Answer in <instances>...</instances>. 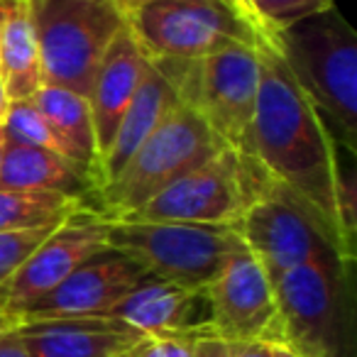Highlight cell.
Here are the masks:
<instances>
[{
  "label": "cell",
  "instance_id": "obj_1",
  "mask_svg": "<svg viewBox=\"0 0 357 357\" xmlns=\"http://www.w3.org/2000/svg\"><path fill=\"white\" fill-rule=\"evenodd\" d=\"M259 86L250 130V159L274 184L303 199L345 243L337 218V147L282 54L259 45Z\"/></svg>",
  "mask_w": 357,
  "mask_h": 357
},
{
  "label": "cell",
  "instance_id": "obj_2",
  "mask_svg": "<svg viewBox=\"0 0 357 357\" xmlns=\"http://www.w3.org/2000/svg\"><path fill=\"white\" fill-rule=\"evenodd\" d=\"M277 52L318 113L335 123L337 137L357 147V32L335 6L277 35Z\"/></svg>",
  "mask_w": 357,
  "mask_h": 357
},
{
  "label": "cell",
  "instance_id": "obj_3",
  "mask_svg": "<svg viewBox=\"0 0 357 357\" xmlns=\"http://www.w3.org/2000/svg\"><path fill=\"white\" fill-rule=\"evenodd\" d=\"M272 284L279 345L303 357H355L352 262H308L279 274Z\"/></svg>",
  "mask_w": 357,
  "mask_h": 357
},
{
  "label": "cell",
  "instance_id": "obj_4",
  "mask_svg": "<svg viewBox=\"0 0 357 357\" xmlns=\"http://www.w3.org/2000/svg\"><path fill=\"white\" fill-rule=\"evenodd\" d=\"M225 149L194 108L178 100L125 167L96 191L98 220H123L186 172Z\"/></svg>",
  "mask_w": 357,
  "mask_h": 357
},
{
  "label": "cell",
  "instance_id": "obj_5",
  "mask_svg": "<svg viewBox=\"0 0 357 357\" xmlns=\"http://www.w3.org/2000/svg\"><path fill=\"white\" fill-rule=\"evenodd\" d=\"M178 100L201 115L225 149L250 157V130L259 86L255 45L233 42L196 61H157Z\"/></svg>",
  "mask_w": 357,
  "mask_h": 357
},
{
  "label": "cell",
  "instance_id": "obj_6",
  "mask_svg": "<svg viewBox=\"0 0 357 357\" xmlns=\"http://www.w3.org/2000/svg\"><path fill=\"white\" fill-rule=\"evenodd\" d=\"M105 248L132 259L147 277L204 291L228 257L240 248V238L228 225L144 223V220H100Z\"/></svg>",
  "mask_w": 357,
  "mask_h": 357
},
{
  "label": "cell",
  "instance_id": "obj_7",
  "mask_svg": "<svg viewBox=\"0 0 357 357\" xmlns=\"http://www.w3.org/2000/svg\"><path fill=\"white\" fill-rule=\"evenodd\" d=\"M233 230L272 282L279 274L308 262H355V255L335 230L306 201L274 181H267L250 201Z\"/></svg>",
  "mask_w": 357,
  "mask_h": 357
},
{
  "label": "cell",
  "instance_id": "obj_8",
  "mask_svg": "<svg viewBox=\"0 0 357 357\" xmlns=\"http://www.w3.org/2000/svg\"><path fill=\"white\" fill-rule=\"evenodd\" d=\"M40 45L42 84L89 98L105 50L125 27L115 8L91 0H30Z\"/></svg>",
  "mask_w": 357,
  "mask_h": 357
},
{
  "label": "cell",
  "instance_id": "obj_9",
  "mask_svg": "<svg viewBox=\"0 0 357 357\" xmlns=\"http://www.w3.org/2000/svg\"><path fill=\"white\" fill-rule=\"evenodd\" d=\"M267 181L264 172L250 157L233 149H220L215 157L186 172L123 220L235 228L243 211L267 186Z\"/></svg>",
  "mask_w": 357,
  "mask_h": 357
},
{
  "label": "cell",
  "instance_id": "obj_10",
  "mask_svg": "<svg viewBox=\"0 0 357 357\" xmlns=\"http://www.w3.org/2000/svg\"><path fill=\"white\" fill-rule=\"evenodd\" d=\"M152 64L196 61L233 42L264 45L259 35L218 0H157L125 17Z\"/></svg>",
  "mask_w": 357,
  "mask_h": 357
},
{
  "label": "cell",
  "instance_id": "obj_11",
  "mask_svg": "<svg viewBox=\"0 0 357 357\" xmlns=\"http://www.w3.org/2000/svg\"><path fill=\"white\" fill-rule=\"evenodd\" d=\"M204 291L213 335L225 342H279L274 284L243 243Z\"/></svg>",
  "mask_w": 357,
  "mask_h": 357
},
{
  "label": "cell",
  "instance_id": "obj_12",
  "mask_svg": "<svg viewBox=\"0 0 357 357\" xmlns=\"http://www.w3.org/2000/svg\"><path fill=\"white\" fill-rule=\"evenodd\" d=\"M100 250H105V225L96 213L61 223L0 287V313L17 318Z\"/></svg>",
  "mask_w": 357,
  "mask_h": 357
},
{
  "label": "cell",
  "instance_id": "obj_13",
  "mask_svg": "<svg viewBox=\"0 0 357 357\" xmlns=\"http://www.w3.org/2000/svg\"><path fill=\"white\" fill-rule=\"evenodd\" d=\"M147 274L113 250H100L86 259L54 291L35 301L15 321H66V318H105Z\"/></svg>",
  "mask_w": 357,
  "mask_h": 357
},
{
  "label": "cell",
  "instance_id": "obj_14",
  "mask_svg": "<svg viewBox=\"0 0 357 357\" xmlns=\"http://www.w3.org/2000/svg\"><path fill=\"white\" fill-rule=\"evenodd\" d=\"M105 318L123 323L139 335H204L208 328L206 291L176 287L147 277Z\"/></svg>",
  "mask_w": 357,
  "mask_h": 357
},
{
  "label": "cell",
  "instance_id": "obj_15",
  "mask_svg": "<svg viewBox=\"0 0 357 357\" xmlns=\"http://www.w3.org/2000/svg\"><path fill=\"white\" fill-rule=\"evenodd\" d=\"M149 66H152V61L147 59L139 42L135 40L130 27L125 25L105 50L89 91L98 157H103L105 149H108L110 139H113L125 110L132 103Z\"/></svg>",
  "mask_w": 357,
  "mask_h": 357
},
{
  "label": "cell",
  "instance_id": "obj_16",
  "mask_svg": "<svg viewBox=\"0 0 357 357\" xmlns=\"http://www.w3.org/2000/svg\"><path fill=\"white\" fill-rule=\"evenodd\" d=\"M15 335L30 357H123L142 337L113 318L17 321Z\"/></svg>",
  "mask_w": 357,
  "mask_h": 357
},
{
  "label": "cell",
  "instance_id": "obj_17",
  "mask_svg": "<svg viewBox=\"0 0 357 357\" xmlns=\"http://www.w3.org/2000/svg\"><path fill=\"white\" fill-rule=\"evenodd\" d=\"M176 103H178V96L174 91L172 81L152 64L147 74H144L130 108L125 110L108 149L100 157L98 189L125 167V162L137 152L139 144L157 130V125L167 118V113Z\"/></svg>",
  "mask_w": 357,
  "mask_h": 357
},
{
  "label": "cell",
  "instance_id": "obj_18",
  "mask_svg": "<svg viewBox=\"0 0 357 357\" xmlns=\"http://www.w3.org/2000/svg\"><path fill=\"white\" fill-rule=\"evenodd\" d=\"M3 191H52L76 199L96 196V184L81 164L54 152L22 144H8L0 167Z\"/></svg>",
  "mask_w": 357,
  "mask_h": 357
},
{
  "label": "cell",
  "instance_id": "obj_19",
  "mask_svg": "<svg viewBox=\"0 0 357 357\" xmlns=\"http://www.w3.org/2000/svg\"><path fill=\"white\" fill-rule=\"evenodd\" d=\"M0 76L8 103L25 100L42 86L40 45L30 0L0 8Z\"/></svg>",
  "mask_w": 357,
  "mask_h": 357
},
{
  "label": "cell",
  "instance_id": "obj_20",
  "mask_svg": "<svg viewBox=\"0 0 357 357\" xmlns=\"http://www.w3.org/2000/svg\"><path fill=\"white\" fill-rule=\"evenodd\" d=\"M35 108L42 113V118L50 123V128L56 132V137L64 142L74 162H79L91 174L98 191V144H96V128L91 105L86 96H79L69 89L42 84L30 96Z\"/></svg>",
  "mask_w": 357,
  "mask_h": 357
},
{
  "label": "cell",
  "instance_id": "obj_21",
  "mask_svg": "<svg viewBox=\"0 0 357 357\" xmlns=\"http://www.w3.org/2000/svg\"><path fill=\"white\" fill-rule=\"evenodd\" d=\"M96 213L84 199L52 191H3L0 189V233L45 228Z\"/></svg>",
  "mask_w": 357,
  "mask_h": 357
},
{
  "label": "cell",
  "instance_id": "obj_22",
  "mask_svg": "<svg viewBox=\"0 0 357 357\" xmlns=\"http://www.w3.org/2000/svg\"><path fill=\"white\" fill-rule=\"evenodd\" d=\"M0 128H3V135H6L8 144L47 149V152H54V154H59V157H66L74 162L69 149H66L64 142L56 137V132L50 128V123L42 118V113L35 108V103H32L30 98L8 103L6 118H3Z\"/></svg>",
  "mask_w": 357,
  "mask_h": 357
},
{
  "label": "cell",
  "instance_id": "obj_23",
  "mask_svg": "<svg viewBox=\"0 0 357 357\" xmlns=\"http://www.w3.org/2000/svg\"><path fill=\"white\" fill-rule=\"evenodd\" d=\"M250 3H252L264 37L272 47H277L279 32L335 6V0H250Z\"/></svg>",
  "mask_w": 357,
  "mask_h": 357
},
{
  "label": "cell",
  "instance_id": "obj_24",
  "mask_svg": "<svg viewBox=\"0 0 357 357\" xmlns=\"http://www.w3.org/2000/svg\"><path fill=\"white\" fill-rule=\"evenodd\" d=\"M61 223L45 225V228H30V230H10L0 233V287L20 269V264L40 248V243L52 235Z\"/></svg>",
  "mask_w": 357,
  "mask_h": 357
},
{
  "label": "cell",
  "instance_id": "obj_25",
  "mask_svg": "<svg viewBox=\"0 0 357 357\" xmlns=\"http://www.w3.org/2000/svg\"><path fill=\"white\" fill-rule=\"evenodd\" d=\"M199 335H142L132 357H191Z\"/></svg>",
  "mask_w": 357,
  "mask_h": 357
},
{
  "label": "cell",
  "instance_id": "obj_26",
  "mask_svg": "<svg viewBox=\"0 0 357 357\" xmlns=\"http://www.w3.org/2000/svg\"><path fill=\"white\" fill-rule=\"evenodd\" d=\"M191 357H230V342L213 333H204L194 340V355Z\"/></svg>",
  "mask_w": 357,
  "mask_h": 357
},
{
  "label": "cell",
  "instance_id": "obj_27",
  "mask_svg": "<svg viewBox=\"0 0 357 357\" xmlns=\"http://www.w3.org/2000/svg\"><path fill=\"white\" fill-rule=\"evenodd\" d=\"M230 357H274L272 342H262V340L230 342Z\"/></svg>",
  "mask_w": 357,
  "mask_h": 357
},
{
  "label": "cell",
  "instance_id": "obj_28",
  "mask_svg": "<svg viewBox=\"0 0 357 357\" xmlns=\"http://www.w3.org/2000/svg\"><path fill=\"white\" fill-rule=\"evenodd\" d=\"M0 357H30V352L25 350L20 337L15 335V328H13V333L6 340H0Z\"/></svg>",
  "mask_w": 357,
  "mask_h": 357
},
{
  "label": "cell",
  "instance_id": "obj_29",
  "mask_svg": "<svg viewBox=\"0 0 357 357\" xmlns=\"http://www.w3.org/2000/svg\"><path fill=\"white\" fill-rule=\"evenodd\" d=\"M149 3H157V0H115V8H118V13L123 17H130L135 10L149 6ZM218 3H220V0H218Z\"/></svg>",
  "mask_w": 357,
  "mask_h": 357
},
{
  "label": "cell",
  "instance_id": "obj_30",
  "mask_svg": "<svg viewBox=\"0 0 357 357\" xmlns=\"http://www.w3.org/2000/svg\"><path fill=\"white\" fill-rule=\"evenodd\" d=\"M240 3H243L245 13H248L250 22H252V27H255V32H257V35H259V40H262L264 45H269V42H267V37H264V32H262V25H259V20H257V13H255L252 3H250V0H240ZM274 50H277V47H274Z\"/></svg>",
  "mask_w": 357,
  "mask_h": 357
},
{
  "label": "cell",
  "instance_id": "obj_31",
  "mask_svg": "<svg viewBox=\"0 0 357 357\" xmlns=\"http://www.w3.org/2000/svg\"><path fill=\"white\" fill-rule=\"evenodd\" d=\"M220 6H223V8H228V10L233 13V15H238L240 20H243V22H248V25L252 27V22H250L248 13H245V8H243V3H240V0H220ZM252 30H255V27H252Z\"/></svg>",
  "mask_w": 357,
  "mask_h": 357
},
{
  "label": "cell",
  "instance_id": "obj_32",
  "mask_svg": "<svg viewBox=\"0 0 357 357\" xmlns=\"http://www.w3.org/2000/svg\"><path fill=\"white\" fill-rule=\"evenodd\" d=\"M15 318L6 316V313H0V340H6L8 335L13 333V328H15Z\"/></svg>",
  "mask_w": 357,
  "mask_h": 357
},
{
  "label": "cell",
  "instance_id": "obj_33",
  "mask_svg": "<svg viewBox=\"0 0 357 357\" xmlns=\"http://www.w3.org/2000/svg\"><path fill=\"white\" fill-rule=\"evenodd\" d=\"M272 355L274 357H303V355H298L296 350H291V347H287V345H272Z\"/></svg>",
  "mask_w": 357,
  "mask_h": 357
},
{
  "label": "cell",
  "instance_id": "obj_34",
  "mask_svg": "<svg viewBox=\"0 0 357 357\" xmlns=\"http://www.w3.org/2000/svg\"><path fill=\"white\" fill-rule=\"evenodd\" d=\"M6 110H8V96H6V86H3V76H0V123L6 118Z\"/></svg>",
  "mask_w": 357,
  "mask_h": 357
},
{
  "label": "cell",
  "instance_id": "obj_35",
  "mask_svg": "<svg viewBox=\"0 0 357 357\" xmlns=\"http://www.w3.org/2000/svg\"><path fill=\"white\" fill-rule=\"evenodd\" d=\"M6 147H8L6 135H3V128H0V167H3V157H6Z\"/></svg>",
  "mask_w": 357,
  "mask_h": 357
},
{
  "label": "cell",
  "instance_id": "obj_36",
  "mask_svg": "<svg viewBox=\"0 0 357 357\" xmlns=\"http://www.w3.org/2000/svg\"><path fill=\"white\" fill-rule=\"evenodd\" d=\"M91 3H100V6H110V8H115V0H91ZM118 10V8H115Z\"/></svg>",
  "mask_w": 357,
  "mask_h": 357
},
{
  "label": "cell",
  "instance_id": "obj_37",
  "mask_svg": "<svg viewBox=\"0 0 357 357\" xmlns=\"http://www.w3.org/2000/svg\"><path fill=\"white\" fill-rule=\"evenodd\" d=\"M3 3H20V0H3Z\"/></svg>",
  "mask_w": 357,
  "mask_h": 357
},
{
  "label": "cell",
  "instance_id": "obj_38",
  "mask_svg": "<svg viewBox=\"0 0 357 357\" xmlns=\"http://www.w3.org/2000/svg\"><path fill=\"white\" fill-rule=\"evenodd\" d=\"M123 357H132V350H130V352H128V355H123Z\"/></svg>",
  "mask_w": 357,
  "mask_h": 357
},
{
  "label": "cell",
  "instance_id": "obj_39",
  "mask_svg": "<svg viewBox=\"0 0 357 357\" xmlns=\"http://www.w3.org/2000/svg\"><path fill=\"white\" fill-rule=\"evenodd\" d=\"M0 8H3V0H0Z\"/></svg>",
  "mask_w": 357,
  "mask_h": 357
}]
</instances>
